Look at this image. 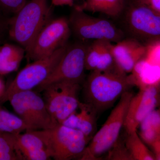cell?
<instances>
[{
  "instance_id": "obj_1",
  "label": "cell",
  "mask_w": 160,
  "mask_h": 160,
  "mask_svg": "<svg viewBox=\"0 0 160 160\" xmlns=\"http://www.w3.org/2000/svg\"><path fill=\"white\" fill-rule=\"evenodd\" d=\"M133 86L130 75L118 68L110 71H91L83 82L84 102L91 105L98 114L111 107Z\"/></svg>"
},
{
  "instance_id": "obj_2",
  "label": "cell",
  "mask_w": 160,
  "mask_h": 160,
  "mask_svg": "<svg viewBox=\"0 0 160 160\" xmlns=\"http://www.w3.org/2000/svg\"><path fill=\"white\" fill-rule=\"evenodd\" d=\"M115 20L126 38L143 44L160 39V14L138 0H126L122 12Z\"/></svg>"
},
{
  "instance_id": "obj_3",
  "label": "cell",
  "mask_w": 160,
  "mask_h": 160,
  "mask_svg": "<svg viewBox=\"0 0 160 160\" xmlns=\"http://www.w3.org/2000/svg\"><path fill=\"white\" fill-rule=\"evenodd\" d=\"M49 13L48 0H29L9 23V34L27 52L46 25Z\"/></svg>"
},
{
  "instance_id": "obj_4",
  "label": "cell",
  "mask_w": 160,
  "mask_h": 160,
  "mask_svg": "<svg viewBox=\"0 0 160 160\" xmlns=\"http://www.w3.org/2000/svg\"><path fill=\"white\" fill-rule=\"evenodd\" d=\"M33 131L42 140L50 158L55 160H80L90 142L81 131L62 124Z\"/></svg>"
},
{
  "instance_id": "obj_5",
  "label": "cell",
  "mask_w": 160,
  "mask_h": 160,
  "mask_svg": "<svg viewBox=\"0 0 160 160\" xmlns=\"http://www.w3.org/2000/svg\"><path fill=\"white\" fill-rule=\"evenodd\" d=\"M133 96L129 90L122 95L105 122L89 142L80 160L99 159L113 146L124 127L126 112Z\"/></svg>"
},
{
  "instance_id": "obj_6",
  "label": "cell",
  "mask_w": 160,
  "mask_h": 160,
  "mask_svg": "<svg viewBox=\"0 0 160 160\" xmlns=\"http://www.w3.org/2000/svg\"><path fill=\"white\" fill-rule=\"evenodd\" d=\"M69 20L72 32L81 41L102 40L116 43L126 38L116 23L91 16L76 7Z\"/></svg>"
},
{
  "instance_id": "obj_7",
  "label": "cell",
  "mask_w": 160,
  "mask_h": 160,
  "mask_svg": "<svg viewBox=\"0 0 160 160\" xmlns=\"http://www.w3.org/2000/svg\"><path fill=\"white\" fill-rule=\"evenodd\" d=\"M68 44L58 49L47 57L33 61L18 73L14 80L6 88L0 99L2 102H8L15 93L33 90L37 88L50 75L66 52Z\"/></svg>"
},
{
  "instance_id": "obj_8",
  "label": "cell",
  "mask_w": 160,
  "mask_h": 160,
  "mask_svg": "<svg viewBox=\"0 0 160 160\" xmlns=\"http://www.w3.org/2000/svg\"><path fill=\"white\" fill-rule=\"evenodd\" d=\"M8 102L29 131L49 129L58 124L49 113L43 98L33 90L15 93Z\"/></svg>"
},
{
  "instance_id": "obj_9",
  "label": "cell",
  "mask_w": 160,
  "mask_h": 160,
  "mask_svg": "<svg viewBox=\"0 0 160 160\" xmlns=\"http://www.w3.org/2000/svg\"><path fill=\"white\" fill-rule=\"evenodd\" d=\"M89 43L79 41L68 45L66 52L54 70L37 90L42 91L44 88L59 82H71L81 84L85 81V58Z\"/></svg>"
},
{
  "instance_id": "obj_10",
  "label": "cell",
  "mask_w": 160,
  "mask_h": 160,
  "mask_svg": "<svg viewBox=\"0 0 160 160\" xmlns=\"http://www.w3.org/2000/svg\"><path fill=\"white\" fill-rule=\"evenodd\" d=\"M81 85L59 82L48 85L42 90L46 107L58 124L62 122L78 107L81 102L79 99Z\"/></svg>"
},
{
  "instance_id": "obj_11",
  "label": "cell",
  "mask_w": 160,
  "mask_h": 160,
  "mask_svg": "<svg viewBox=\"0 0 160 160\" xmlns=\"http://www.w3.org/2000/svg\"><path fill=\"white\" fill-rule=\"evenodd\" d=\"M72 33L69 19L58 18L47 23L26 52L28 59L33 62L51 55L67 44Z\"/></svg>"
},
{
  "instance_id": "obj_12",
  "label": "cell",
  "mask_w": 160,
  "mask_h": 160,
  "mask_svg": "<svg viewBox=\"0 0 160 160\" xmlns=\"http://www.w3.org/2000/svg\"><path fill=\"white\" fill-rule=\"evenodd\" d=\"M160 84L140 89L132 98L126 112L124 127L127 133L137 131L142 121L160 102Z\"/></svg>"
},
{
  "instance_id": "obj_13",
  "label": "cell",
  "mask_w": 160,
  "mask_h": 160,
  "mask_svg": "<svg viewBox=\"0 0 160 160\" xmlns=\"http://www.w3.org/2000/svg\"><path fill=\"white\" fill-rule=\"evenodd\" d=\"M112 44V52L118 68L126 73H130L136 64L144 57L145 45L137 40L125 38Z\"/></svg>"
},
{
  "instance_id": "obj_14",
  "label": "cell",
  "mask_w": 160,
  "mask_h": 160,
  "mask_svg": "<svg viewBox=\"0 0 160 160\" xmlns=\"http://www.w3.org/2000/svg\"><path fill=\"white\" fill-rule=\"evenodd\" d=\"M98 114L90 104L80 102L76 110L60 124L81 131L90 141L97 132Z\"/></svg>"
},
{
  "instance_id": "obj_15",
  "label": "cell",
  "mask_w": 160,
  "mask_h": 160,
  "mask_svg": "<svg viewBox=\"0 0 160 160\" xmlns=\"http://www.w3.org/2000/svg\"><path fill=\"white\" fill-rule=\"evenodd\" d=\"M18 149L22 160L51 159L45 144L33 130L16 134Z\"/></svg>"
},
{
  "instance_id": "obj_16",
  "label": "cell",
  "mask_w": 160,
  "mask_h": 160,
  "mask_svg": "<svg viewBox=\"0 0 160 160\" xmlns=\"http://www.w3.org/2000/svg\"><path fill=\"white\" fill-rule=\"evenodd\" d=\"M129 75L134 86L139 89L160 84V66L143 58L135 66Z\"/></svg>"
},
{
  "instance_id": "obj_17",
  "label": "cell",
  "mask_w": 160,
  "mask_h": 160,
  "mask_svg": "<svg viewBox=\"0 0 160 160\" xmlns=\"http://www.w3.org/2000/svg\"><path fill=\"white\" fill-rule=\"evenodd\" d=\"M126 0H85L76 8L84 11L99 12L114 19L122 12Z\"/></svg>"
},
{
  "instance_id": "obj_18",
  "label": "cell",
  "mask_w": 160,
  "mask_h": 160,
  "mask_svg": "<svg viewBox=\"0 0 160 160\" xmlns=\"http://www.w3.org/2000/svg\"><path fill=\"white\" fill-rule=\"evenodd\" d=\"M22 47L6 44L0 46V74L6 75L17 70L25 55Z\"/></svg>"
},
{
  "instance_id": "obj_19",
  "label": "cell",
  "mask_w": 160,
  "mask_h": 160,
  "mask_svg": "<svg viewBox=\"0 0 160 160\" xmlns=\"http://www.w3.org/2000/svg\"><path fill=\"white\" fill-rule=\"evenodd\" d=\"M125 142L132 160H155L153 153L147 148L137 131L127 133Z\"/></svg>"
},
{
  "instance_id": "obj_20",
  "label": "cell",
  "mask_w": 160,
  "mask_h": 160,
  "mask_svg": "<svg viewBox=\"0 0 160 160\" xmlns=\"http://www.w3.org/2000/svg\"><path fill=\"white\" fill-rule=\"evenodd\" d=\"M27 131L29 127L18 116L0 106V131L18 134Z\"/></svg>"
},
{
  "instance_id": "obj_21",
  "label": "cell",
  "mask_w": 160,
  "mask_h": 160,
  "mask_svg": "<svg viewBox=\"0 0 160 160\" xmlns=\"http://www.w3.org/2000/svg\"><path fill=\"white\" fill-rule=\"evenodd\" d=\"M16 134L0 131V160H22Z\"/></svg>"
},
{
  "instance_id": "obj_22",
  "label": "cell",
  "mask_w": 160,
  "mask_h": 160,
  "mask_svg": "<svg viewBox=\"0 0 160 160\" xmlns=\"http://www.w3.org/2000/svg\"><path fill=\"white\" fill-rule=\"evenodd\" d=\"M107 42L102 40H94L89 43L85 58L86 70L91 72L95 69Z\"/></svg>"
},
{
  "instance_id": "obj_23",
  "label": "cell",
  "mask_w": 160,
  "mask_h": 160,
  "mask_svg": "<svg viewBox=\"0 0 160 160\" xmlns=\"http://www.w3.org/2000/svg\"><path fill=\"white\" fill-rule=\"evenodd\" d=\"M112 44L113 43L109 42L106 43L97 66L94 70L100 72L107 71L118 68L112 54Z\"/></svg>"
},
{
  "instance_id": "obj_24",
  "label": "cell",
  "mask_w": 160,
  "mask_h": 160,
  "mask_svg": "<svg viewBox=\"0 0 160 160\" xmlns=\"http://www.w3.org/2000/svg\"><path fill=\"white\" fill-rule=\"evenodd\" d=\"M119 138L107 152L108 155L106 159L112 160H132L125 142H123Z\"/></svg>"
},
{
  "instance_id": "obj_25",
  "label": "cell",
  "mask_w": 160,
  "mask_h": 160,
  "mask_svg": "<svg viewBox=\"0 0 160 160\" xmlns=\"http://www.w3.org/2000/svg\"><path fill=\"white\" fill-rule=\"evenodd\" d=\"M144 44L146 47L144 58L149 62L160 66V39Z\"/></svg>"
},
{
  "instance_id": "obj_26",
  "label": "cell",
  "mask_w": 160,
  "mask_h": 160,
  "mask_svg": "<svg viewBox=\"0 0 160 160\" xmlns=\"http://www.w3.org/2000/svg\"><path fill=\"white\" fill-rule=\"evenodd\" d=\"M140 130L152 129L160 131V110L155 109L140 124Z\"/></svg>"
},
{
  "instance_id": "obj_27",
  "label": "cell",
  "mask_w": 160,
  "mask_h": 160,
  "mask_svg": "<svg viewBox=\"0 0 160 160\" xmlns=\"http://www.w3.org/2000/svg\"><path fill=\"white\" fill-rule=\"evenodd\" d=\"M26 2V0H0V6L5 10L15 14Z\"/></svg>"
},
{
  "instance_id": "obj_28",
  "label": "cell",
  "mask_w": 160,
  "mask_h": 160,
  "mask_svg": "<svg viewBox=\"0 0 160 160\" xmlns=\"http://www.w3.org/2000/svg\"><path fill=\"white\" fill-rule=\"evenodd\" d=\"M160 14V0H138Z\"/></svg>"
},
{
  "instance_id": "obj_29",
  "label": "cell",
  "mask_w": 160,
  "mask_h": 160,
  "mask_svg": "<svg viewBox=\"0 0 160 160\" xmlns=\"http://www.w3.org/2000/svg\"><path fill=\"white\" fill-rule=\"evenodd\" d=\"M75 0H51L52 3L55 6H73Z\"/></svg>"
},
{
  "instance_id": "obj_30",
  "label": "cell",
  "mask_w": 160,
  "mask_h": 160,
  "mask_svg": "<svg viewBox=\"0 0 160 160\" xmlns=\"http://www.w3.org/2000/svg\"><path fill=\"white\" fill-rule=\"evenodd\" d=\"M151 147L155 159L160 160V141L153 143Z\"/></svg>"
},
{
  "instance_id": "obj_31",
  "label": "cell",
  "mask_w": 160,
  "mask_h": 160,
  "mask_svg": "<svg viewBox=\"0 0 160 160\" xmlns=\"http://www.w3.org/2000/svg\"><path fill=\"white\" fill-rule=\"evenodd\" d=\"M6 88L5 87V84L4 82L2 79L0 78V99L3 96V94H4L5 90H6Z\"/></svg>"
},
{
  "instance_id": "obj_32",
  "label": "cell",
  "mask_w": 160,
  "mask_h": 160,
  "mask_svg": "<svg viewBox=\"0 0 160 160\" xmlns=\"http://www.w3.org/2000/svg\"><path fill=\"white\" fill-rule=\"evenodd\" d=\"M5 29H6V25L5 23L3 22L2 20L0 19V37L4 32Z\"/></svg>"
},
{
  "instance_id": "obj_33",
  "label": "cell",
  "mask_w": 160,
  "mask_h": 160,
  "mask_svg": "<svg viewBox=\"0 0 160 160\" xmlns=\"http://www.w3.org/2000/svg\"><path fill=\"white\" fill-rule=\"evenodd\" d=\"M159 104H160V108H159V109L160 110V102H159Z\"/></svg>"
}]
</instances>
